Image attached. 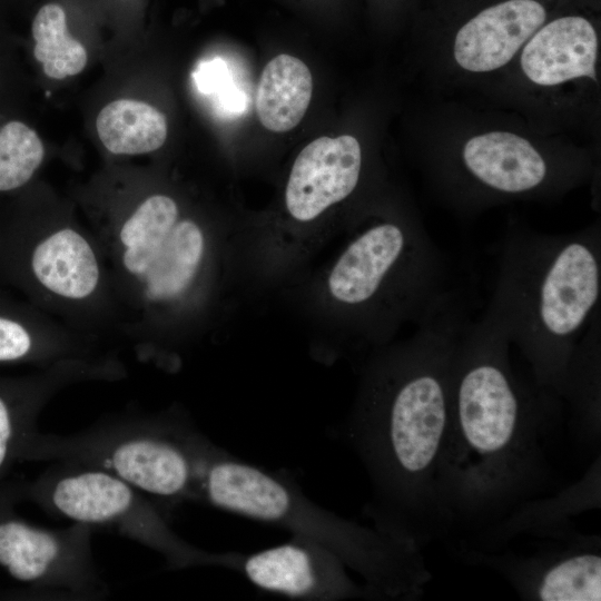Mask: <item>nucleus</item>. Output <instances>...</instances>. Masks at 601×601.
I'll return each instance as SVG.
<instances>
[{
	"label": "nucleus",
	"mask_w": 601,
	"mask_h": 601,
	"mask_svg": "<svg viewBox=\"0 0 601 601\" xmlns=\"http://www.w3.org/2000/svg\"><path fill=\"white\" fill-rule=\"evenodd\" d=\"M466 318L455 298L408 338L367 354L339 427L371 483L365 515L418 549L451 531L440 476L452 357Z\"/></svg>",
	"instance_id": "f257e3e1"
},
{
	"label": "nucleus",
	"mask_w": 601,
	"mask_h": 601,
	"mask_svg": "<svg viewBox=\"0 0 601 601\" xmlns=\"http://www.w3.org/2000/svg\"><path fill=\"white\" fill-rule=\"evenodd\" d=\"M511 345L485 312L456 339L440 476L451 529L485 534L550 476L542 440L561 398L516 373Z\"/></svg>",
	"instance_id": "f03ea898"
},
{
	"label": "nucleus",
	"mask_w": 601,
	"mask_h": 601,
	"mask_svg": "<svg viewBox=\"0 0 601 601\" xmlns=\"http://www.w3.org/2000/svg\"><path fill=\"white\" fill-rule=\"evenodd\" d=\"M240 236H225L161 193L145 197L96 236L111 287L132 308L146 357L174 366L177 352L240 274Z\"/></svg>",
	"instance_id": "7ed1b4c3"
},
{
	"label": "nucleus",
	"mask_w": 601,
	"mask_h": 601,
	"mask_svg": "<svg viewBox=\"0 0 601 601\" xmlns=\"http://www.w3.org/2000/svg\"><path fill=\"white\" fill-rule=\"evenodd\" d=\"M445 256L417 221L381 217L358 230L305 288V307L323 328L324 362L370 354L406 323L434 315L456 295Z\"/></svg>",
	"instance_id": "20e7f679"
},
{
	"label": "nucleus",
	"mask_w": 601,
	"mask_h": 601,
	"mask_svg": "<svg viewBox=\"0 0 601 601\" xmlns=\"http://www.w3.org/2000/svg\"><path fill=\"white\" fill-rule=\"evenodd\" d=\"M494 249L485 313L524 356L533 381L562 400L580 336L600 312V225L565 235L512 226Z\"/></svg>",
	"instance_id": "39448f33"
},
{
	"label": "nucleus",
	"mask_w": 601,
	"mask_h": 601,
	"mask_svg": "<svg viewBox=\"0 0 601 601\" xmlns=\"http://www.w3.org/2000/svg\"><path fill=\"white\" fill-rule=\"evenodd\" d=\"M198 502L319 544L357 572L375 599H416L430 580L421 549L319 506L288 475L243 461L211 441L199 470Z\"/></svg>",
	"instance_id": "423d86ee"
},
{
	"label": "nucleus",
	"mask_w": 601,
	"mask_h": 601,
	"mask_svg": "<svg viewBox=\"0 0 601 601\" xmlns=\"http://www.w3.org/2000/svg\"><path fill=\"white\" fill-rule=\"evenodd\" d=\"M209 439L181 411L105 418L69 435L36 431L20 462L69 463L110 473L166 513L198 502V477Z\"/></svg>",
	"instance_id": "0eeeda50"
},
{
	"label": "nucleus",
	"mask_w": 601,
	"mask_h": 601,
	"mask_svg": "<svg viewBox=\"0 0 601 601\" xmlns=\"http://www.w3.org/2000/svg\"><path fill=\"white\" fill-rule=\"evenodd\" d=\"M43 511L75 523L109 528L159 553L170 570L219 566L238 571L242 552L207 551L180 538L168 514L150 497L119 477L77 464L56 463L18 486Z\"/></svg>",
	"instance_id": "6e6552de"
},
{
	"label": "nucleus",
	"mask_w": 601,
	"mask_h": 601,
	"mask_svg": "<svg viewBox=\"0 0 601 601\" xmlns=\"http://www.w3.org/2000/svg\"><path fill=\"white\" fill-rule=\"evenodd\" d=\"M18 486L0 484V568L17 582L45 597L102 599L109 589L91 551L95 528L75 523L45 529L16 513Z\"/></svg>",
	"instance_id": "1a4fd4ad"
},
{
	"label": "nucleus",
	"mask_w": 601,
	"mask_h": 601,
	"mask_svg": "<svg viewBox=\"0 0 601 601\" xmlns=\"http://www.w3.org/2000/svg\"><path fill=\"white\" fill-rule=\"evenodd\" d=\"M28 269L48 304L62 312L96 309L111 295L98 242L72 225L56 226L37 236Z\"/></svg>",
	"instance_id": "9d476101"
},
{
	"label": "nucleus",
	"mask_w": 601,
	"mask_h": 601,
	"mask_svg": "<svg viewBox=\"0 0 601 601\" xmlns=\"http://www.w3.org/2000/svg\"><path fill=\"white\" fill-rule=\"evenodd\" d=\"M237 572L263 591L295 600L375 599L366 584L351 579L334 553L295 535L283 544L243 554Z\"/></svg>",
	"instance_id": "9b49d317"
},
{
	"label": "nucleus",
	"mask_w": 601,
	"mask_h": 601,
	"mask_svg": "<svg viewBox=\"0 0 601 601\" xmlns=\"http://www.w3.org/2000/svg\"><path fill=\"white\" fill-rule=\"evenodd\" d=\"M600 544L577 535L559 551L530 556H490L476 560L491 564L508 578L519 594L539 601H600Z\"/></svg>",
	"instance_id": "f8f14e48"
},
{
	"label": "nucleus",
	"mask_w": 601,
	"mask_h": 601,
	"mask_svg": "<svg viewBox=\"0 0 601 601\" xmlns=\"http://www.w3.org/2000/svg\"><path fill=\"white\" fill-rule=\"evenodd\" d=\"M121 365L111 357L79 359L46 367L39 374L13 383H0V483L37 431L45 404L62 387L89 380H118Z\"/></svg>",
	"instance_id": "ddd939ff"
},
{
	"label": "nucleus",
	"mask_w": 601,
	"mask_h": 601,
	"mask_svg": "<svg viewBox=\"0 0 601 601\" xmlns=\"http://www.w3.org/2000/svg\"><path fill=\"white\" fill-rule=\"evenodd\" d=\"M461 168L471 184L487 194L540 193L556 178L555 168L528 139L510 131H487L465 141Z\"/></svg>",
	"instance_id": "4468645a"
},
{
	"label": "nucleus",
	"mask_w": 601,
	"mask_h": 601,
	"mask_svg": "<svg viewBox=\"0 0 601 601\" xmlns=\"http://www.w3.org/2000/svg\"><path fill=\"white\" fill-rule=\"evenodd\" d=\"M546 11L536 0H506L489 7L455 35L456 65L473 73H485L505 66L544 23Z\"/></svg>",
	"instance_id": "2eb2a0df"
},
{
	"label": "nucleus",
	"mask_w": 601,
	"mask_h": 601,
	"mask_svg": "<svg viewBox=\"0 0 601 601\" xmlns=\"http://www.w3.org/2000/svg\"><path fill=\"white\" fill-rule=\"evenodd\" d=\"M599 40L593 24L581 16H564L542 24L522 47L521 69L542 87L575 79L597 81Z\"/></svg>",
	"instance_id": "dca6fc26"
},
{
	"label": "nucleus",
	"mask_w": 601,
	"mask_h": 601,
	"mask_svg": "<svg viewBox=\"0 0 601 601\" xmlns=\"http://www.w3.org/2000/svg\"><path fill=\"white\" fill-rule=\"evenodd\" d=\"M313 79L308 67L289 55L274 57L262 71L255 107L262 125L274 132L295 128L309 106Z\"/></svg>",
	"instance_id": "f3484780"
},
{
	"label": "nucleus",
	"mask_w": 601,
	"mask_h": 601,
	"mask_svg": "<svg viewBox=\"0 0 601 601\" xmlns=\"http://www.w3.org/2000/svg\"><path fill=\"white\" fill-rule=\"evenodd\" d=\"M104 146L116 155H139L159 149L167 137V119L151 105L118 99L106 105L96 120Z\"/></svg>",
	"instance_id": "a211bd4d"
},
{
	"label": "nucleus",
	"mask_w": 601,
	"mask_h": 601,
	"mask_svg": "<svg viewBox=\"0 0 601 601\" xmlns=\"http://www.w3.org/2000/svg\"><path fill=\"white\" fill-rule=\"evenodd\" d=\"M600 312L591 319L571 358L562 398L585 440L600 439Z\"/></svg>",
	"instance_id": "6ab92c4d"
},
{
	"label": "nucleus",
	"mask_w": 601,
	"mask_h": 601,
	"mask_svg": "<svg viewBox=\"0 0 601 601\" xmlns=\"http://www.w3.org/2000/svg\"><path fill=\"white\" fill-rule=\"evenodd\" d=\"M100 357L75 335L60 329L33 331L14 318L0 315V364L37 362L50 367Z\"/></svg>",
	"instance_id": "aec40b11"
},
{
	"label": "nucleus",
	"mask_w": 601,
	"mask_h": 601,
	"mask_svg": "<svg viewBox=\"0 0 601 601\" xmlns=\"http://www.w3.org/2000/svg\"><path fill=\"white\" fill-rule=\"evenodd\" d=\"M32 36L35 58L49 78L60 80L85 69L87 50L68 32L66 13L59 4L48 3L39 9L32 22Z\"/></svg>",
	"instance_id": "412c9836"
},
{
	"label": "nucleus",
	"mask_w": 601,
	"mask_h": 601,
	"mask_svg": "<svg viewBox=\"0 0 601 601\" xmlns=\"http://www.w3.org/2000/svg\"><path fill=\"white\" fill-rule=\"evenodd\" d=\"M45 148L37 132L20 121L0 129V191L27 184L40 167Z\"/></svg>",
	"instance_id": "4be33fe9"
}]
</instances>
